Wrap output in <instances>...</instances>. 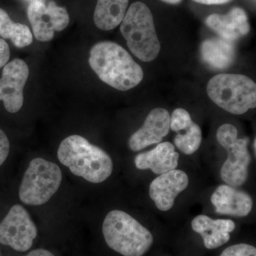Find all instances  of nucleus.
Here are the masks:
<instances>
[{
  "mask_svg": "<svg viewBox=\"0 0 256 256\" xmlns=\"http://www.w3.org/2000/svg\"><path fill=\"white\" fill-rule=\"evenodd\" d=\"M89 64L102 82L126 92L139 85L144 73L127 50L114 42H99L92 47Z\"/></svg>",
  "mask_w": 256,
  "mask_h": 256,
  "instance_id": "nucleus-1",
  "label": "nucleus"
},
{
  "mask_svg": "<svg viewBox=\"0 0 256 256\" xmlns=\"http://www.w3.org/2000/svg\"><path fill=\"white\" fill-rule=\"evenodd\" d=\"M57 156L72 174L89 182H104L114 170L112 159L107 152L77 134L68 136L60 142Z\"/></svg>",
  "mask_w": 256,
  "mask_h": 256,
  "instance_id": "nucleus-2",
  "label": "nucleus"
},
{
  "mask_svg": "<svg viewBox=\"0 0 256 256\" xmlns=\"http://www.w3.org/2000/svg\"><path fill=\"white\" fill-rule=\"evenodd\" d=\"M102 234L107 245L124 256H142L152 245L150 232L124 210L108 214Z\"/></svg>",
  "mask_w": 256,
  "mask_h": 256,
  "instance_id": "nucleus-3",
  "label": "nucleus"
},
{
  "mask_svg": "<svg viewBox=\"0 0 256 256\" xmlns=\"http://www.w3.org/2000/svg\"><path fill=\"white\" fill-rule=\"evenodd\" d=\"M120 24L121 34L133 54L144 62L156 60L161 46L149 8L141 2L133 3Z\"/></svg>",
  "mask_w": 256,
  "mask_h": 256,
  "instance_id": "nucleus-4",
  "label": "nucleus"
},
{
  "mask_svg": "<svg viewBox=\"0 0 256 256\" xmlns=\"http://www.w3.org/2000/svg\"><path fill=\"white\" fill-rule=\"evenodd\" d=\"M207 94L217 106L234 114H242L256 106V82L242 74L215 76L207 85Z\"/></svg>",
  "mask_w": 256,
  "mask_h": 256,
  "instance_id": "nucleus-5",
  "label": "nucleus"
},
{
  "mask_svg": "<svg viewBox=\"0 0 256 256\" xmlns=\"http://www.w3.org/2000/svg\"><path fill=\"white\" fill-rule=\"evenodd\" d=\"M62 182V172L58 165L43 158H35L25 171L18 196L25 204L40 206L50 201Z\"/></svg>",
  "mask_w": 256,
  "mask_h": 256,
  "instance_id": "nucleus-6",
  "label": "nucleus"
},
{
  "mask_svg": "<svg viewBox=\"0 0 256 256\" xmlns=\"http://www.w3.org/2000/svg\"><path fill=\"white\" fill-rule=\"evenodd\" d=\"M217 140L228 153V158L220 169V176L230 186H240L247 181L252 156L248 150L249 139L238 138L233 124H224L218 129Z\"/></svg>",
  "mask_w": 256,
  "mask_h": 256,
  "instance_id": "nucleus-7",
  "label": "nucleus"
},
{
  "mask_svg": "<svg viewBox=\"0 0 256 256\" xmlns=\"http://www.w3.org/2000/svg\"><path fill=\"white\" fill-rule=\"evenodd\" d=\"M37 236V228L28 210L16 204L0 223V244L18 252L30 250Z\"/></svg>",
  "mask_w": 256,
  "mask_h": 256,
  "instance_id": "nucleus-8",
  "label": "nucleus"
},
{
  "mask_svg": "<svg viewBox=\"0 0 256 256\" xmlns=\"http://www.w3.org/2000/svg\"><path fill=\"white\" fill-rule=\"evenodd\" d=\"M28 15L34 35L38 41H50L55 32L67 28L69 15L66 9L50 1L46 5L40 0L32 1L28 8Z\"/></svg>",
  "mask_w": 256,
  "mask_h": 256,
  "instance_id": "nucleus-9",
  "label": "nucleus"
},
{
  "mask_svg": "<svg viewBox=\"0 0 256 256\" xmlns=\"http://www.w3.org/2000/svg\"><path fill=\"white\" fill-rule=\"evenodd\" d=\"M30 74L28 64L20 58L6 64L0 78V100L11 114L21 110L24 104V88Z\"/></svg>",
  "mask_w": 256,
  "mask_h": 256,
  "instance_id": "nucleus-10",
  "label": "nucleus"
},
{
  "mask_svg": "<svg viewBox=\"0 0 256 256\" xmlns=\"http://www.w3.org/2000/svg\"><path fill=\"white\" fill-rule=\"evenodd\" d=\"M190 180L182 170H174L160 174L150 186L151 200L160 210L166 212L174 206L176 197L188 188Z\"/></svg>",
  "mask_w": 256,
  "mask_h": 256,
  "instance_id": "nucleus-11",
  "label": "nucleus"
},
{
  "mask_svg": "<svg viewBox=\"0 0 256 256\" xmlns=\"http://www.w3.org/2000/svg\"><path fill=\"white\" fill-rule=\"evenodd\" d=\"M170 116L166 109L156 108L150 112L140 129L130 138V148L134 152L158 144L166 137L170 129Z\"/></svg>",
  "mask_w": 256,
  "mask_h": 256,
  "instance_id": "nucleus-12",
  "label": "nucleus"
},
{
  "mask_svg": "<svg viewBox=\"0 0 256 256\" xmlns=\"http://www.w3.org/2000/svg\"><path fill=\"white\" fill-rule=\"evenodd\" d=\"M210 201L218 214L245 217L250 213L252 208L250 195L230 185L218 186L212 194Z\"/></svg>",
  "mask_w": 256,
  "mask_h": 256,
  "instance_id": "nucleus-13",
  "label": "nucleus"
},
{
  "mask_svg": "<svg viewBox=\"0 0 256 256\" xmlns=\"http://www.w3.org/2000/svg\"><path fill=\"white\" fill-rule=\"evenodd\" d=\"M170 129L178 133L174 144L184 154H194L202 144L201 128L193 122L190 114L183 108H176L170 117Z\"/></svg>",
  "mask_w": 256,
  "mask_h": 256,
  "instance_id": "nucleus-14",
  "label": "nucleus"
},
{
  "mask_svg": "<svg viewBox=\"0 0 256 256\" xmlns=\"http://www.w3.org/2000/svg\"><path fill=\"white\" fill-rule=\"evenodd\" d=\"M206 24L226 41L233 42L247 35L250 24L242 8H234L226 14H213L206 18Z\"/></svg>",
  "mask_w": 256,
  "mask_h": 256,
  "instance_id": "nucleus-15",
  "label": "nucleus"
},
{
  "mask_svg": "<svg viewBox=\"0 0 256 256\" xmlns=\"http://www.w3.org/2000/svg\"><path fill=\"white\" fill-rule=\"evenodd\" d=\"M192 228L201 235L206 248L215 249L229 242L236 224L230 220H212L208 216L198 215L192 220Z\"/></svg>",
  "mask_w": 256,
  "mask_h": 256,
  "instance_id": "nucleus-16",
  "label": "nucleus"
},
{
  "mask_svg": "<svg viewBox=\"0 0 256 256\" xmlns=\"http://www.w3.org/2000/svg\"><path fill=\"white\" fill-rule=\"evenodd\" d=\"M178 158L180 154L171 142H161L152 150L138 154L134 164L138 170H150L154 174L160 175L176 170Z\"/></svg>",
  "mask_w": 256,
  "mask_h": 256,
  "instance_id": "nucleus-17",
  "label": "nucleus"
},
{
  "mask_svg": "<svg viewBox=\"0 0 256 256\" xmlns=\"http://www.w3.org/2000/svg\"><path fill=\"white\" fill-rule=\"evenodd\" d=\"M202 60L212 68L224 70L233 64L236 58V48L233 42L222 38H212L202 44Z\"/></svg>",
  "mask_w": 256,
  "mask_h": 256,
  "instance_id": "nucleus-18",
  "label": "nucleus"
},
{
  "mask_svg": "<svg viewBox=\"0 0 256 256\" xmlns=\"http://www.w3.org/2000/svg\"><path fill=\"white\" fill-rule=\"evenodd\" d=\"M129 0H98L94 23L98 28L109 31L117 28L127 12Z\"/></svg>",
  "mask_w": 256,
  "mask_h": 256,
  "instance_id": "nucleus-19",
  "label": "nucleus"
},
{
  "mask_svg": "<svg viewBox=\"0 0 256 256\" xmlns=\"http://www.w3.org/2000/svg\"><path fill=\"white\" fill-rule=\"evenodd\" d=\"M0 36L10 40L18 48L31 44L33 36L30 28L21 23H15L5 10L0 8Z\"/></svg>",
  "mask_w": 256,
  "mask_h": 256,
  "instance_id": "nucleus-20",
  "label": "nucleus"
},
{
  "mask_svg": "<svg viewBox=\"0 0 256 256\" xmlns=\"http://www.w3.org/2000/svg\"><path fill=\"white\" fill-rule=\"evenodd\" d=\"M220 256H256V248L249 244H236L226 248Z\"/></svg>",
  "mask_w": 256,
  "mask_h": 256,
  "instance_id": "nucleus-21",
  "label": "nucleus"
},
{
  "mask_svg": "<svg viewBox=\"0 0 256 256\" xmlns=\"http://www.w3.org/2000/svg\"><path fill=\"white\" fill-rule=\"evenodd\" d=\"M10 151V143L4 131L0 129V166L8 159Z\"/></svg>",
  "mask_w": 256,
  "mask_h": 256,
  "instance_id": "nucleus-22",
  "label": "nucleus"
},
{
  "mask_svg": "<svg viewBox=\"0 0 256 256\" xmlns=\"http://www.w3.org/2000/svg\"><path fill=\"white\" fill-rule=\"evenodd\" d=\"M10 58L9 45L3 38H0V68L4 66Z\"/></svg>",
  "mask_w": 256,
  "mask_h": 256,
  "instance_id": "nucleus-23",
  "label": "nucleus"
},
{
  "mask_svg": "<svg viewBox=\"0 0 256 256\" xmlns=\"http://www.w3.org/2000/svg\"><path fill=\"white\" fill-rule=\"evenodd\" d=\"M26 256H55L50 252V250H45V249H36L28 252Z\"/></svg>",
  "mask_w": 256,
  "mask_h": 256,
  "instance_id": "nucleus-24",
  "label": "nucleus"
},
{
  "mask_svg": "<svg viewBox=\"0 0 256 256\" xmlns=\"http://www.w3.org/2000/svg\"><path fill=\"white\" fill-rule=\"evenodd\" d=\"M193 1L200 3V4L213 5L225 4L232 0H193Z\"/></svg>",
  "mask_w": 256,
  "mask_h": 256,
  "instance_id": "nucleus-25",
  "label": "nucleus"
},
{
  "mask_svg": "<svg viewBox=\"0 0 256 256\" xmlns=\"http://www.w3.org/2000/svg\"><path fill=\"white\" fill-rule=\"evenodd\" d=\"M164 2L170 3V4H178L182 0H162Z\"/></svg>",
  "mask_w": 256,
  "mask_h": 256,
  "instance_id": "nucleus-26",
  "label": "nucleus"
},
{
  "mask_svg": "<svg viewBox=\"0 0 256 256\" xmlns=\"http://www.w3.org/2000/svg\"><path fill=\"white\" fill-rule=\"evenodd\" d=\"M256 139H255V140H254V152H255V153L256 152Z\"/></svg>",
  "mask_w": 256,
  "mask_h": 256,
  "instance_id": "nucleus-27",
  "label": "nucleus"
},
{
  "mask_svg": "<svg viewBox=\"0 0 256 256\" xmlns=\"http://www.w3.org/2000/svg\"><path fill=\"white\" fill-rule=\"evenodd\" d=\"M33 1H35V0H33Z\"/></svg>",
  "mask_w": 256,
  "mask_h": 256,
  "instance_id": "nucleus-28",
  "label": "nucleus"
}]
</instances>
